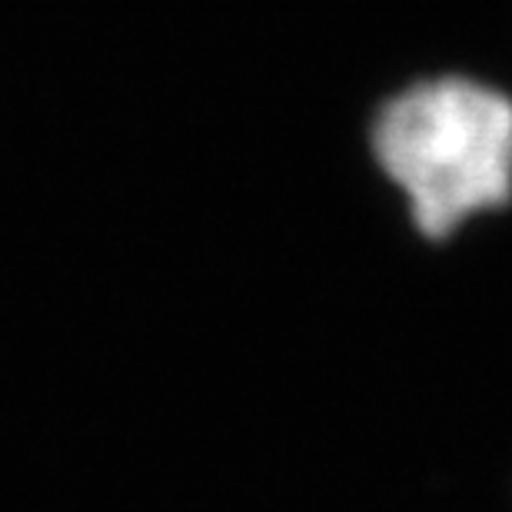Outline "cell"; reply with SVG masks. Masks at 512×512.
I'll list each match as a JSON object with an SVG mask.
<instances>
[{
    "mask_svg": "<svg viewBox=\"0 0 512 512\" xmlns=\"http://www.w3.org/2000/svg\"><path fill=\"white\" fill-rule=\"evenodd\" d=\"M370 147L426 240L512 203V94L473 74H433L376 110Z\"/></svg>",
    "mask_w": 512,
    "mask_h": 512,
    "instance_id": "1",
    "label": "cell"
}]
</instances>
